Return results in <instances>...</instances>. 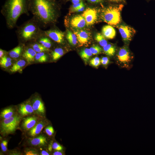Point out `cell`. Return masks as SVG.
<instances>
[{
	"label": "cell",
	"instance_id": "19",
	"mask_svg": "<svg viewBox=\"0 0 155 155\" xmlns=\"http://www.w3.org/2000/svg\"><path fill=\"white\" fill-rule=\"evenodd\" d=\"M102 33L105 38L112 39L115 36L116 32L115 29L112 26L108 25L103 27L102 29Z\"/></svg>",
	"mask_w": 155,
	"mask_h": 155
},
{
	"label": "cell",
	"instance_id": "3",
	"mask_svg": "<svg viewBox=\"0 0 155 155\" xmlns=\"http://www.w3.org/2000/svg\"><path fill=\"white\" fill-rule=\"evenodd\" d=\"M41 28L33 17L18 27L16 32L20 43L36 41L44 32Z\"/></svg>",
	"mask_w": 155,
	"mask_h": 155
},
{
	"label": "cell",
	"instance_id": "28",
	"mask_svg": "<svg viewBox=\"0 0 155 155\" xmlns=\"http://www.w3.org/2000/svg\"><path fill=\"white\" fill-rule=\"evenodd\" d=\"M26 64V61L24 59H20L15 63L10 69L12 72H17L24 67Z\"/></svg>",
	"mask_w": 155,
	"mask_h": 155
},
{
	"label": "cell",
	"instance_id": "20",
	"mask_svg": "<svg viewBox=\"0 0 155 155\" xmlns=\"http://www.w3.org/2000/svg\"><path fill=\"white\" fill-rule=\"evenodd\" d=\"M24 44L20 43L18 46L15 47L8 52L9 57L12 58H17L22 55L24 46Z\"/></svg>",
	"mask_w": 155,
	"mask_h": 155
},
{
	"label": "cell",
	"instance_id": "26",
	"mask_svg": "<svg viewBox=\"0 0 155 155\" xmlns=\"http://www.w3.org/2000/svg\"><path fill=\"white\" fill-rule=\"evenodd\" d=\"M66 37L70 44L72 46H75L78 42L76 35L69 30L67 31Z\"/></svg>",
	"mask_w": 155,
	"mask_h": 155
},
{
	"label": "cell",
	"instance_id": "8",
	"mask_svg": "<svg viewBox=\"0 0 155 155\" xmlns=\"http://www.w3.org/2000/svg\"><path fill=\"white\" fill-rule=\"evenodd\" d=\"M42 117L35 114L22 117L20 123L18 130L24 133L32 128Z\"/></svg>",
	"mask_w": 155,
	"mask_h": 155
},
{
	"label": "cell",
	"instance_id": "22",
	"mask_svg": "<svg viewBox=\"0 0 155 155\" xmlns=\"http://www.w3.org/2000/svg\"><path fill=\"white\" fill-rule=\"evenodd\" d=\"M28 45L32 48L37 53L42 52H49L50 50L46 48L39 42L36 41L29 42Z\"/></svg>",
	"mask_w": 155,
	"mask_h": 155
},
{
	"label": "cell",
	"instance_id": "12",
	"mask_svg": "<svg viewBox=\"0 0 155 155\" xmlns=\"http://www.w3.org/2000/svg\"><path fill=\"white\" fill-rule=\"evenodd\" d=\"M119 31L124 43L128 44L131 40L135 33V30L132 28L124 24L118 27Z\"/></svg>",
	"mask_w": 155,
	"mask_h": 155
},
{
	"label": "cell",
	"instance_id": "9",
	"mask_svg": "<svg viewBox=\"0 0 155 155\" xmlns=\"http://www.w3.org/2000/svg\"><path fill=\"white\" fill-rule=\"evenodd\" d=\"M50 123L51 122L46 117L42 118L31 129L22 134V137H33L36 136L42 132L46 126Z\"/></svg>",
	"mask_w": 155,
	"mask_h": 155
},
{
	"label": "cell",
	"instance_id": "31",
	"mask_svg": "<svg viewBox=\"0 0 155 155\" xmlns=\"http://www.w3.org/2000/svg\"><path fill=\"white\" fill-rule=\"evenodd\" d=\"M42 52L37 53L35 57V60L40 63L46 62L48 59V56L46 52Z\"/></svg>",
	"mask_w": 155,
	"mask_h": 155
},
{
	"label": "cell",
	"instance_id": "33",
	"mask_svg": "<svg viewBox=\"0 0 155 155\" xmlns=\"http://www.w3.org/2000/svg\"><path fill=\"white\" fill-rule=\"evenodd\" d=\"M21 147H16L13 149L8 150L6 155H23L22 150Z\"/></svg>",
	"mask_w": 155,
	"mask_h": 155
},
{
	"label": "cell",
	"instance_id": "15",
	"mask_svg": "<svg viewBox=\"0 0 155 155\" xmlns=\"http://www.w3.org/2000/svg\"><path fill=\"white\" fill-rule=\"evenodd\" d=\"M74 33L77 36L78 42L80 46L87 44L90 40V33L87 31L78 30L74 31Z\"/></svg>",
	"mask_w": 155,
	"mask_h": 155
},
{
	"label": "cell",
	"instance_id": "38",
	"mask_svg": "<svg viewBox=\"0 0 155 155\" xmlns=\"http://www.w3.org/2000/svg\"><path fill=\"white\" fill-rule=\"evenodd\" d=\"M84 4V3L82 1L77 3L72 4L69 8V13H73L75 10L79 7Z\"/></svg>",
	"mask_w": 155,
	"mask_h": 155
},
{
	"label": "cell",
	"instance_id": "43",
	"mask_svg": "<svg viewBox=\"0 0 155 155\" xmlns=\"http://www.w3.org/2000/svg\"><path fill=\"white\" fill-rule=\"evenodd\" d=\"M63 151L53 150L51 153L52 155H63L65 153Z\"/></svg>",
	"mask_w": 155,
	"mask_h": 155
},
{
	"label": "cell",
	"instance_id": "1",
	"mask_svg": "<svg viewBox=\"0 0 155 155\" xmlns=\"http://www.w3.org/2000/svg\"><path fill=\"white\" fill-rule=\"evenodd\" d=\"M59 5L56 0H28V9L41 27L54 24L59 16Z\"/></svg>",
	"mask_w": 155,
	"mask_h": 155
},
{
	"label": "cell",
	"instance_id": "7",
	"mask_svg": "<svg viewBox=\"0 0 155 155\" xmlns=\"http://www.w3.org/2000/svg\"><path fill=\"white\" fill-rule=\"evenodd\" d=\"M116 60L119 66L128 68L133 59L132 55L126 45L120 48L116 54Z\"/></svg>",
	"mask_w": 155,
	"mask_h": 155
},
{
	"label": "cell",
	"instance_id": "32",
	"mask_svg": "<svg viewBox=\"0 0 155 155\" xmlns=\"http://www.w3.org/2000/svg\"><path fill=\"white\" fill-rule=\"evenodd\" d=\"M95 39L102 47H103L108 44V42L105 37L100 33H97L95 36Z\"/></svg>",
	"mask_w": 155,
	"mask_h": 155
},
{
	"label": "cell",
	"instance_id": "37",
	"mask_svg": "<svg viewBox=\"0 0 155 155\" xmlns=\"http://www.w3.org/2000/svg\"><path fill=\"white\" fill-rule=\"evenodd\" d=\"M39 155H51V153L48 151L47 147H41L37 148Z\"/></svg>",
	"mask_w": 155,
	"mask_h": 155
},
{
	"label": "cell",
	"instance_id": "47",
	"mask_svg": "<svg viewBox=\"0 0 155 155\" xmlns=\"http://www.w3.org/2000/svg\"><path fill=\"white\" fill-rule=\"evenodd\" d=\"M71 0V2L73 4L81 2L79 0Z\"/></svg>",
	"mask_w": 155,
	"mask_h": 155
},
{
	"label": "cell",
	"instance_id": "17",
	"mask_svg": "<svg viewBox=\"0 0 155 155\" xmlns=\"http://www.w3.org/2000/svg\"><path fill=\"white\" fill-rule=\"evenodd\" d=\"M18 113L16 106H10L2 109L0 112V120L13 116Z\"/></svg>",
	"mask_w": 155,
	"mask_h": 155
},
{
	"label": "cell",
	"instance_id": "48",
	"mask_svg": "<svg viewBox=\"0 0 155 155\" xmlns=\"http://www.w3.org/2000/svg\"><path fill=\"white\" fill-rule=\"evenodd\" d=\"M80 0L81 1H83V0Z\"/></svg>",
	"mask_w": 155,
	"mask_h": 155
},
{
	"label": "cell",
	"instance_id": "45",
	"mask_svg": "<svg viewBox=\"0 0 155 155\" xmlns=\"http://www.w3.org/2000/svg\"><path fill=\"white\" fill-rule=\"evenodd\" d=\"M11 57H8L6 55H5L1 58L0 60L7 61L11 62Z\"/></svg>",
	"mask_w": 155,
	"mask_h": 155
},
{
	"label": "cell",
	"instance_id": "5",
	"mask_svg": "<svg viewBox=\"0 0 155 155\" xmlns=\"http://www.w3.org/2000/svg\"><path fill=\"white\" fill-rule=\"evenodd\" d=\"M22 117L18 113L9 118L0 120V134L2 137L14 135L18 129Z\"/></svg>",
	"mask_w": 155,
	"mask_h": 155
},
{
	"label": "cell",
	"instance_id": "39",
	"mask_svg": "<svg viewBox=\"0 0 155 155\" xmlns=\"http://www.w3.org/2000/svg\"><path fill=\"white\" fill-rule=\"evenodd\" d=\"M11 61H7L1 60H0V65L1 67H2L6 68L9 67L11 66Z\"/></svg>",
	"mask_w": 155,
	"mask_h": 155
},
{
	"label": "cell",
	"instance_id": "42",
	"mask_svg": "<svg viewBox=\"0 0 155 155\" xmlns=\"http://www.w3.org/2000/svg\"><path fill=\"white\" fill-rule=\"evenodd\" d=\"M109 1L118 3L123 4L126 3V0H106Z\"/></svg>",
	"mask_w": 155,
	"mask_h": 155
},
{
	"label": "cell",
	"instance_id": "30",
	"mask_svg": "<svg viewBox=\"0 0 155 155\" xmlns=\"http://www.w3.org/2000/svg\"><path fill=\"white\" fill-rule=\"evenodd\" d=\"M42 131L51 139H54L55 131L51 123L46 126L43 129Z\"/></svg>",
	"mask_w": 155,
	"mask_h": 155
},
{
	"label": "cell",
	"instance_id": "49",
	"mask_svg": "<svg viewBox=\"0 0 155 155\" xmlns=\"http://www.w3.org/2000/svg\"><path fill=\"white\" fill-rule=\"evenodd\" d=\"M147 0V1H150V0Z\"/></svg>",
	"mask_w": 155,
	"mask_h": 155
},
{
	"label": "cell",
	"instance_id": "11",
	"mask_svg": "<svg viewBox=\"0 0 155 155\" xmlns=\"http://www.w3.org/2000/svg\"><path fill=\"white\" fill-rule=\"evenodd\" d=\"M44 33L53 41L60 44H63L64 42L65 34L56 28H51L44 30Z\"/></svg>",
	"mask_w": 155,
	"mask_h": 155
},
{
	"label": "cell",
	"instance_id": "40",
	"mask_svg": "<svg viewBox=\"0 0 155 155\" xmlns=\"http://www.w3.org/2000/svg\"><path fill=\"white\" fill-rule=\"evenodd\" d=\"M100 59L101 64L104 66H107L110 62V60L108 57H103Z\"/></svg>",
	"mask_w": 155,
	"mask_h": 155
},
{
	"label": "cell",
	"instance_id": "21",
	"mask_svg": "<svg viewBox=\"0 0 155 155\" xmlns=\"http://www.w3.org/2000/svg\"><path fill=\"white\" fill-rule=\"evenodd\" d=\"M52 41L53 40L44 33V30L43 34L36 40L44 46L50 50L52 46Z\"/></svg>",
	"mask_w": 155,
	"mask_h": 155
},
{
	"label": "cell",
	"instance_id": "23",
	"mask_svg": "<svg viewBox=\"0 0 155 155\" xmlns=\"http://www.w3.org/2000/svg\"><path fill=\"white\" fill-rule=\"evenodd\" d=\"M11 137L9 136L3 137L0 136V146L1 151L4 155L6 154L8 150L7 146L8 142Z\"/></svg>",
	"mask_w": 155,
	"mask_h": 155
},
{
	"label": "cell",
	"instance_id": "4",
	"mask_svg": "<svg viewBox=\"0 0 155 155\" xmlns=\"http://www.w3.org/2000/svg\"><path fill=\"white\" fill-rule=\"evenodd\" d=\"M123 7V4L103 7L100 14L101 19L109 25L118 27L121 22V13Z\"/></svg>",
	"mask_w": 155,
	"mask_h": 155
},
{
	"label": "cell",
	"instance_id": "2",
	"mask_svg": "<svg viewBox=\"0 0 155 155\" xmlns=\"http://www.w3.org/2000/svg\"><path fill=\"white\" fill-rule=\"evenodd\" d=\"M28 0H6L1 12L5 18L9 29L16 26L17 21L23 14L29 16Z\"/></svg>",
	"mask_w": 155,
	"mask_h": 155
},
{
	"label": "cell",
	"instance_id": "16",
	"mask_svg": "<svg viewBox=\"0 0 155 155\" xmlns=\"http://www.w3.org/2000/svg\"><path fill=\"white\" fill-rule=\"evenodd\" d=\"M70 24L73 28L78 30L83 28L86 25L85 20L82 15H76L72 17Z\"/></svg>",
	"mask_w": 155,
	"mask_h": 155
},
{
	"label": "cell",
	"instance_id": "34",
	"mask_svg": "<svg viewBox=\"0 0 155 155\" xmlns=\"http://www.w3.org/2000/svg\"><path fill=\"white\" fill-rule=\"evenodd\" d=\"M92 55H96L101 53L102 51V49L98 45L94 44L89 49Z\"/></svg>",
	"mask_w": 155,
	"mask_h": 155
},
{
	"label": "cell",
	"instance_id": "13",
	"mask_svg": "<svg viewBox=\"0 0 155 155\" xmlns=\"http://www.w3.org/2000/svg\"><path fill=\"white\" fill-rule=\"evenodd\" d=\"M84 18L87 26L94 24L98 19V11L95 8L88 7L81 15Z\"/></svg>",
	"mask_w": 155,
	"mask_h": 155
},
{
	"label": "cell",
	"instance_id": "46",
	"mask_svg": "<svg viewBox=\"0 0 155 155\" xmlns=\"http://www.w3.org/2000/svg\"><path fill=\"white\" fill-rule=\"evenodd\" d=\"M5 52L3 50L0 49V58L4 56L5 53Z\"/></svg>",
	"mask_w": 155,
	"mask_h": 155
},
{
	"label": "cell",
	"instance_id": "29",
	"mask_svg": "<svg viewBox=\"0 0 155 155\" xmlns=\"http://www.w3.org/2000/svg\"><path fill=\"white\" fill-rule=\"evenodd\" d=\"M23 155H39L37 148L30 147H24L22 149Z\"/></svg>",
	"mask_w": 155,
	"mask_h": 155
},
{
	"label": "cell",
	"instance_id": "41",
	"mask_svg": "<svg viewBox=\"0 0 155 155\" xmlns=\"http://www.w3.org/2000/svg\"><path fill=\"white\" fill-rule=\"evenodd\" d=\"M88 2L92 4H102L104 2V0H86Z\"/></svg>",
	"mask_w": 155,
	"mask_h": 155
},
{
	"label": "cell",
	"instance_id": "35",
	"mask_svg": "<svg viewBox=\"0 0 155 155\" xmlns=\"http://www.w3.org/2000/svg\"><path fill=\"white\" fill-rule=\"evenodd\" d=\"M52 146L53 150L54 151H63L64 150L63 146L58 142L54 140V139L53 141Z\"/></svg>",
	"mask_w": 155,
	"mask_h": 155
},
{
	"label": "cell",
	"instance_id": "14",
	"mask_svg": "<svg viewBox=\"0 0 155 155\" xmlns=\"http://www.w3.org/2000/svg\"><path fill=\"white\" fill-rule=\"evenodd\" d=\"M17 113L22 117L35 114L29 100L16 106Z\"/></svg>",
	"mask_w": 155,
	"mask_h": 155
},
{
	"label": "cell",
	"instance_id": "25",
	"mask_svg": "<svg viewBox=\"0 0 155 155\" xmlns=\"http://www.w3.org/2000/svg\"><path fill=\"white\" fill-rule=\"evenodd\" d=\"M64 53V51L62 48L60 47L55 48L51 53L52 59L56 61L59 59L63 55Z\"/></svg>",
	"mask_w": 155,
	"mask_h": 155
},
{
	"label": "cell",
	"instance_id": "44",
	"mask_svg": "<svg viewBox=\"0 0 155 155\" xmlns=\"http://www.w3.org/2000/svg\"><path fill=\"white\" fill-rule=\"evenodd\" d=\"M85 8V5L84 4L74 10L73 12H80L83 11Z\"/></svg>",
	"mask_w": 155,
	"mask_h": 155
},
{
	"label": "cell",
	"instance_id": "18",
	"mask_svg": "<svg viewBox=\"0 0 155 155\" xmlns=\"http://www.w3.org/2000/svg\"><path fill=\"white\" fill-rule=\"evenodd\" d=\"M37 53L32 48L28 45L24 47L22 56L28 63H30L34 61Z\"/></svg>",
	"mask_w": 155,
	"mask_h": 155
},
{
	"label": "cell",
	"instance_id": "24",
	"mask_svg": "<svg viewBox=\"0 0 155 155\" xmlns=\"http://www.w3.org/2000/svg\"><path fill=\"white\" fill-rule=\"evenodd\" d=\"M116 49L115 46L112 44H107L103 47L104 53L109 56H113L116 52Z\"/></svg>",
	"mask_w": 155,
	"mask_h": 155
},
{
	"label": "cell",
	"instance_id": "6",
	"mask_svg": "<svg viewBox=\"0 0 155 155\" xmlns=\"http://www.w3.org/2000/svg\"><path fill=\"white\" fill-rule=\"evenodd\" d=\"M19 145L22 147H30L38 148L47 147L51 139L42 131L38 135L33 137H22Z\"/></svg>",
	"mask_w": 155,
	"mask_h": 155
},
{
	"label": "cell",
	"instance_id": "36",
	"mask_svg": "<svg viewBox=\"0 0 155 155\" xmlns=\"http://www.w3.org/2000/svg\"><path fill=\"white\" fill-rule=\"evenodd\" d=\"M90 65L95 67H97L101 64L100 59L98 57L91 59L90 61Z\"/></svg>",
	"mask_w": 155,
	"mask_h": 155
},
{
	"label": "cell",
	"instance_id": "27",
	"mask_svg": "<svg viewBox=\"0 0 155 155\" xmlns=\"http://www.w3.org/2000/svg\"><path fill=\"white\" fill-rule=\"evenodd\" d=\"M80 55L84 62L87 63L90 59L92 54L90 49L86 48L81 51Z\"/></svg>",
	"mask_w": 155,
	"mask_h": 155
},
{
	"label": "cell",
	"instance_id": "10",
	"mask_svg": "<svg viewBox=\"0 0 155 155\" xmlns=\"http://www.w3.org/2000/svg\"><path fill=\"white\" fill-rule=\"evenodd\" d=\"M29 100L34 114L42 118L46 117L45 105L40 97L36 95Z\"/></svg>",
	"mask_w": 155,
	"mask_h": 155
}]
</instances>
